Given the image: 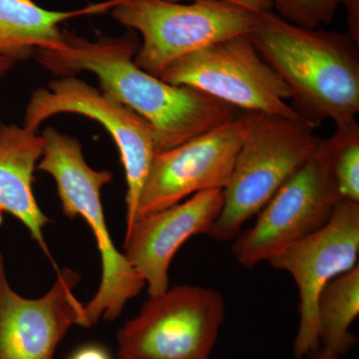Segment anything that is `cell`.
Segmentation results:
<instances>
[{"mask_svg": "<svg viewBox=\"0 0 359 359\" xmlns=\"http://www.w3.org/2000/svg\"><path fill=\"white\" fill-rule=\"evenodd\" d=\"M278 15L292 25L320 28L334 20L339 0H271Z\"/></svg>", "mask_w": 359, "mask_h": 359, "instance_id": "18", "label": "cell"}, {"mask_svg": "<svg viewBox=\"0 0 359 359\" xmlns=\"http://www.w3.org/2000/svg\"><path fill=\"white\" fill-rule=\"evenodd\" d=\"M14 65L15 62L11 59L0 56V79H2L9 71L13 69Z\"/></svg>", "mask_w": 359, "mask_h": 359, "instance_id": "22", "label": "cell"}, {"mask_svg": "<svg viewBox=\"0 0 359 359\" xmlns=\"http://www.w3.org/2000/svg\"><path fill=\"white\" fill-rule=\"evenodd\" d=\"M171 2H181L183 0H167ZM193 1V0H192ZM224 1L230 2L236 6L245 7L254 13H262V11H269L273 9L271 0H224Z\"/></svg>", "mask_w": 359, "mask_h": 359, "instance_id": "21", "label": "cell"}, {"mask_svg": "<svg viewBox=\"0 0 359 359\" xmlns=\"http://www.w3.org/2000/svg\"><path fill=\"white\" fill-rule=\"evenodd\" d=\"M339 201L320 139L311 158L257 214L254 226L236 237L233 256L248 269L268 263L280 250L323 228Z\"/></svg>", "mask_w": 359, "mask_h": 359, "instance_id": "10", "label": "cell"}, {"mask_svg": "<svg viewBox=\"0 0 359 359\" xmlns=\"http://www.w3.org/2000/svg\"><path fill=\"white\" fill-rule=\"evenodd\" d=\"M42 139L43 153L37 169L53 177L65 216L80 217L86 222L100 252V285L91 301L84 306L88 328L101 318L115 320L146 283L126 256L115 247L106 224L101 190L111 183L112 174L107 170L97 171L90 167L77 139L51 127L45 129Z\"/></svg>", "mask_w": 359, "mask_h": 359, "instance_id": "3", "label": "cell"}, {"mask_svg": "<svg viewBox=\"0 0 359 359\" xmlns=\"http://www.w3.org/2000/svg\"><path fill=\"white\" fill-rule=\"evenodd\" d=\"M359 314V264L337 276L321 290L318 299L320 347L341 358L358 344L349 330Z\"/></svg>", "mask_w": 359, "mask_h": 359, "instance_id": "16", "label": "cell"}, {"mask_svg": "<svg viewBox=\"0 0 359 359\" xmlns=\"http://www.w3.org/2000/svg\"><path fill=\"white\" fill-rule=\"evenodd\" d=\"M134 32L95 41L66 32L59 50L35 52L39 65L58 77L88 71L101 90L143 117L154 129L158 153L181 145L240 114L238 108L199 90L176 86L139 68Z\"/></svg>", "mask_w": 359, "mask_h": 359, "instance_id": "1", "label": "cell"}, {"mask_svg": "<svg viewBox=\"0 0 359 359\" xmlns=\"http://www.w3.org/2000/svg\"><path fill=\"white\" fill-rule=\"evenodd\" d=\"M259 55L280 75L294 109L318 127L356 120L359 113V45L347 32L287 22L273 11L257 13L249 34Z\"/></svg>", "mask_w": 359, "mask_h": 359, "instance_id": "2", "label": "cell"}, {"mask_svg": "<svg viewBox=\"0 0 359 359\" xmlns=\"http://www.w3.org/2000/svg\"><path fill=\"white\" fill-rule=\"evenodd\" d=\"M110 13L120 25L140 33L143 42L134 62L156 77L189 54L249 34L257 14L224 0H122Z\"/></svg>", "mask_w": 359, "mask_h": 359, "instance_id": "5", "label": "cell"}, {"mask_svg": "<svg viewBox=\"0 0 359 359\" xmlns=\"http://www.w3.org/2000/svg\"><path fill=\"white\" fill-rule=\"evenodd\" d=\"M346 11L347 34L359 45V0H339Z\"/></svg>", "mask_w": 359, "mask_h": 359, "instance_id": "19", "label": "cell"}, {"mask_svg": "<svg viewBox=\"0 0 359 359\" xmlns=\"http://www.w3.org/2000/svg\"><path fill=\"white\" fill-rule=\"evenodd\" d=\"M314 129L306 120L261 115L238 151L209 237L218 242L237 237L313 154L320 141Z\"/></svg>", "mask_w": 359, "mask_h": 359, "instance_id": "4", "label": "cell"}, {"mask_svg": "<svg viewBox=\"0 0 359 359\" xmlns=\"http://www.w3.org/2000/svg\"><path fill=\"white\" fill-rule=\"evenodd\" d=\"M36 132L0 122V219L6 212L25 224L58 271L43 235L51 219L41 211L33 193L34 171L43 153V139Z\"/></svg>", "mask_w": 359, "mask_h": 359, "instance_id": "14", "label": "cell"}, {"mask_svg": "<svg viewBox=\"0 0 359 359\" xmlns=\"http://www.w3.org/2000/svg\"><path fill=\"white\" fill-rule=\"evenodd\" d=\"M223 295L176 285L150 295L118 332L119 359H210L224 320Z\"/></svg>", "mask_w": 359, "mask_h": 359, "instance_id": "6", "label": "cell"}, {"mask_svg": "<svg viewBox=\"0 0 359 359\" xmlns=\"http://www.w3.org/2000/svg\"><path fill=\"white\" fill-rule=\"evenodd\" d=\"M339 356L337 354L327 351V349L320 347L316 353L311 355V359H339Z\"/></svg>", "mask_w": 359, "mask_h": 359, "instance_id": "23", "label": "cell"}, {"mask_svg": "<svg viewBox=\"0 0 359 359\" xmlns=\"http://www.w3.org/2000/svg\"><path fill=\"white\" fill-rule=\"evenodd\" d=\"M121 0H107L75 11H50L33 0H0V56L25 61L39 50H59L66 43L61 23L78 16L110 11Z\"/></svg>", "mask_w": 359, "mask_h": 359, "instance_id": "15", "label": "cell"}, {"mask_svg": "<svg viewBox=\"0 0 359 359\" xmlns=\"http://www.w3.org/2000/svg\"><path fill=\"white\" fill-rule=\"evenodd\" d=\"M72 113L102 125L119 150L127 182L126 230L136 219L137 205L151 164L158 153L154 129L140 115L106 92L74 76L59 77L33 92L23 126L37 131L54 115Z\"/></svg>", "mask_w": 359, "mask_h": 359, "instance_id": "8", "label": "cell"}, {"mask_svg": "<svg viewBox=\"0 0 359 359\" xmlns=\"http://www.w3.org/2000/svg\"><path fill=\"white\" fill-rule=\"evenodd\" d=\"M328 173L340 200L359 203V125L356 120L337 125L325 139Z\"/></svg>", "mask_w": 359, "mask_h": 359, "instance_id": "17", "label": "cell"}, {"mask_svg": "<svg viewBox=\"0 0 359 359\" xmlns=\"http://www.w3.org/2000/svg\"><path fill=\"white\" fill-rule=\"evenodd\" d=\"M223 205V190L204 191L137 219L126 230L124 255L145 280L149 295L169 289V269L177 252L191 238L208 235Z\"/></svg>", "mask_w": 359, "mask_h": 359, "instance_id": "13", "label": "cell"}, {"mask_svg": "<svg viewBox=\"0 0 359 359\" xmlns=\"http://www.w3.org/2000/svg\"><path fill=\"white\" fill-rule=\"evenodd\" d=\"M358 256L359 203L341 200L323 228L269 259L273 269L290 273L299 290L295 358L311 356L320 348L318 297L328 283L358 266Z\"/></svg>", "mask_w": 359, "mask_h": 359, "instance_id": "11", "label": "cell"}, {"mask_svg": "<svg viewBox=\"0 0 359 359\" xmlns=\"http://www.w3.org/2000/svg\"><path fill=\"white\" fill-rule=\"evenodd\" d=\"M80 280L73 269H58L43 297L26 299L9 285L0 254V359H53L73 325L88 328L84 304L74 294Z\"/></svg>", "mask_w": 359, "mask_h": 359, "instance_id": "12", "label": "cell"}, {"mask_svg": "<svg viewBox=\"0 0 359 359\" xmlns=\"http://www.w3.org/2000/svg\"><path fill=\"white\" fill-rule=\"evenodd\" d=\"M262 114L242 111L217 128L157 153L142 188L135 221L195 194L224 190L238 151Z\"/></svg>", "mask_w": 359, "mask_h": 359, "instance_id": "9", "label": "cell"}, {"mask_svg": "<svg viewBox=\"0 0 359 359\" xmlns=\"http://www.w3.org/2000/svg\"><path fill=\"white\" fill-rule=\"evenodd\" d=\"M159 78L176 86L199 90L238 110L304 120L287 103L290 100L287 84L259 55L248 34L189 54Z\"/></svg>", "mask_w": 359, "mask_h": 359, "instance_id": "7", "label": "cell"}, {"mask_svg": "<svg viewBox=\"0 0 359 359\" xmlns=\"http://www.w3.org/2000/svg\"><path fill=\"white\" fill-rule=\"evenodd\" d=\"M67 359H112L107 349L98 344L79 347Z\"/></svg>", "mask_w": 359, "mask_h": 359, "instance_id": "20", "label": "cell"}]
</instances>
